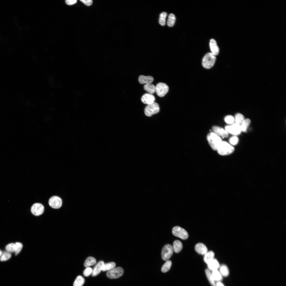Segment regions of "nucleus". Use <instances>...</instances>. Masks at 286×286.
Segmentation results:
<instances>
[{
  "mask_svg": "<svg viewBox=\"0 0 286 286\" xmlns=\"http://www.w3.org/2000/svg\"><path fill=\"white\" fill-rule=\"evenodd\" d=\"M141 100L144 104L149 105L155 102V99L153 95L149 93L144 94L142 96Z\"/></svg>",
  "mask_w": 286,
  "mask_h": 286,
  "instance_id": "f8f14e48",
  "label": "nucleus"
},
{
  "mask_svg": "<svg viewBox=\"0 0 286 286\" xmlns=\"http://www.w3.org/2000/svg\"><path fill=\"white\" fill-rule=\"evenodd\" d=\"M157 95L160 97H163L168 92L169 87L166 83L162 82H159L155 87Z\"/></svg>",
  "mask_w": 286,
  "mask_h": 286,
  "instance_id": "6e6552de",
  "label": "nucleus"
},
{
  "mask_svg": "<svg viewBox=\"0 0 286 286\" xmlns=\"http://www.w3.org/2000/svg\"><path fill=\"white\" fill-rule=\"evenodd\" d=\"M159 110L160 108L159 105L157 103L154 102L151 104L148 105L146 106L144 109V113L146 115L150 117L153 114L158 113Z\"/></svg>",
  "mask_w": 286,
  "mask_h": 286,
  "instance_id": "20e7f679",
  "label": "nucleus"
},
{
  "mask_svg": "<svg viewBox=\"0 0 286 286\" xmlns=\"http://www.w3.org/2000/svg\"><path fill=\"white\" fill-rule=\"evenodd\" d=\"M92 269L90 267H87L83 271V274L85 276L87 277L92 274Z\"/></svg>",
  "mask_w": 286,
  "mask_h": 286,
  "instance_id": "e433bc0d",
  "label": "nucleus"
},
{
  "mask_svg": "<svg viewBox=\"0 0 286 286\" xmlns=\"http://www.w3.org/2000/svg\"><path fill=\"white\" fill-rule=\"evenodd\" d=\"M250 123L251 120L249 119H245L240 125L241 131L244 132H246Z\"/></svg>",
  "mask_w": 286,
  "mask_h": 286,
  "instance_id": "c756f323",
  "label": "nucleus"
},
{
  "mask_svg": "<svg viewBox=\"0 0 286 286\" xmlns=\"http://www.w3.org/2000/svg\"><path fill=\"white\" fill-rule=\"evenodd\" d=\"M172 247L173 251L175 253H178L182 250V244L180 241L176 240L173 242Z\"/></svg>",
  "mask_w": 286,
  "mask_h": 286,
  "instance_id": "6ab92c4d",
  "label": "nucleus"
},
{
  "mask_svg": "<svg viewBox=\"0 0 286 286\" xmlns=\"http://www.w3.org/2000/svg\"><path fill=\"white\" fill-rule=\"evenodd\" d=\"M167 15V13L165 12H163L160 14L159 19V23L161 25L164 26L165 25L166 19Z\"/></svg>",
  "mask_w": 286,
  "mask_h": 286,
  "instance_id": "473e14b6",
  "label": "nucleus"
},
{
  "mask_svg": "<svg viewBox=\"0 0 286 286\" xmlns=\"http://www.w3.org/2000/svg\"><path fill=\"white\" fill-rule=\"evenodd\" d=\"M7 251L10 253L15 252L16 250V246L15 243H11L7 245L5 247Z\"/></svg>",
  "mask_w": 286,
  "mask_h": 286,
  "instance_id": "2f4dec72",
  "label": "nucleus"
},
{
  "mask_svg": "<svg viewBox=\"0 0 286 286\" xmlns=\"http://www.w3.org/2000/svg\"><path fill=\"white\" fill-rule=\"evenodd\" d=\"M212 129L214 133L219 136L226 137L228 136V132L226 130L221 127L214 126L212 127Z\"/></svg>",
  "mask_w": 286,
  "mask_h": 286,
  "instance_id": "ddd939ff",
  "label": "nucleus"
},
{
  "mask_svg": "<svg viewBox=\"0 0 286 286\" xmlns=\"http://www.w3.org/2000/svg\"><path fill=\"white\" fill-rule=\"evenodd\" d=\"M212 271L211 274L215 281H219L222 280V276L219 271L217 270Z\"/></svg>",
  "mask_w": 286,
  "mask_h": 286,
  "instance_id": "5701e85b",
  "label": "nucleus"
},
{
  "mask_svg": "<svg viewBox=\"0 0 286 286\" xmlns=\"http://www.w3.org/2000/svg\"><path fill=\"white\" fill-rule=\"evenodd\" d=\"M44 210V207L41 204L36 203L34 204L31 207V211L32 213L36 216L42 214Z\"/></svg>",
  "mask_w": 286,
  "mask_h": 286,
  "instance_id": "9d476101",
  "label": "nucleus"
},
{
  "mask_svg": "<svg viewBox=\"0 0 286 286\" xmlns=\"http://www.w3.org/2000/svg\"><path fill=\"white\" fill-rule=\"evenodd\" d=\"M235 119L234 117L232 115H229L226 116L225 118V121L227 123L231 124L233 123Z\"/></svg>",
  "mask_w": 286,
  "mask_h": 286,
  "instance_id": "f704fd0d",
  "label": "nucleus"
},
{
  "mask_svg": "<svg viewBox=\"0 0 286 286\" xmlns=\"http://www.w3.org/2000/svg\"><path fill=\"white\" fill-rule=\"evenodd\" d=\"M153 80V77L151 76L140 75L138 78V82L141 84L151 83Z\"/></svg>",
  "mask_w": 286,
  "mask_h": 286,
  "instance_id": "f3484780",
  "label": "nucleus"
},
{
  "mask_svg": "<svg viewBox=\"0 0 286 286\" xmlns=\"http://www.w3.org/2000/svg\"><path fill=\"white\" fill-rule=\"evenodd\" d=\"M207 264L209 270L212 271L217 270L220 266L218 261L214 258L209 262Z\"/></svg>",
  "mask_w": 286,
  "mask_h": 286,
  "instance_id": "a211bd4d",
  "label": "nucleus"
},
{
  "mask_svg": "<svg viewBox=\"0 0 286 286\" xmlns=\"http://www.w3.org/2000/svg\"><path fill=\"white\" fill-rule=\"evenodd\" d=\"M209 44L211 53L215 56L217 55L219 53V50L215 40L213 39H211Z\"/></svg>",
  "mask_w": 286,
  "mask_h": 286,
  "instance_id": "4468645a",
  "label": "nucleus"
},
{
  "mask_svg": "<svg viewBox=\"0 0 286 286\" xmlns=\"http://www.w3.org/2000/svg\"><path fill=\"white\" fill-rule=\"evenodd\" d=\"M234 119L236 123L240 126L245 120V118L243 115L238 113L235 115Z\"/></svg>",
  "mask_w": 286,
  "mask_h": 286,
  "instance_id": "cd10ccee",
  "label": "nucleus"
},
{
  "mask_svg": "<svg viewBox=\"0 0 286 286\" xmlns=\"http://www.w3.org/2000/svg\"><path fill=\"white\" fill-rule=\"evenodd\" d=\"M195 251L201 255H204L208 252V249L206 246L201 243L196 244L195 245Z\"/></svg>",
  "mask_w": 286,
  "mask_h": 286,
  "instance_id": "2eb2a0df",
  "label": "nucleus"
},
{
  "mask_svg": "<svg viewBox=\"0 0 286 286\" xmlns=\"http://www.w3.org/2000/svg\"><path fill=\"white\" fill-rule=\"evenodd\" d=\"M204 255V260L207 264L214 258L215 254L212 251L207 252Z\"/></svg>",
  "mask_w": 286,
  "mask_h": 286,
  "instance_id": "aec40b11",
  "label": "nucleus"
},
{
  "mask_svg": "<svg viewBox=\"0 0 286 286\" xmlns=\"http://www.w3.org/2000/svg\"><path fill=\"white\" fill-rule=\"evenodd\" d=\"M216 286H225L224 284L221 282L218 281L216 284Z\"/></svg>",
  "mask_w": 286,
  "mask_h": 286,
  "instance_id": "a19ab883",
  "label": "nucleus"
},
{
  "mask_svg": "<svg viewBox=\"0 0 286 286\" xmlns=\"http://www.w3.org/2000/svg\"><path fill=\"white\" fill-rule=\"evenodd\" d=\"M16 246V250L15 252V255H17L20 252L22 248L23 245L20 243L17 242L15 243Z\"/></svg>",
  "mask_w": 286,
  "mask_h": 286,
  "instance_id": "c9c22d12",
  "label": "nucleus"
},
{
  "mask_svg": "<svg viewBox=\"0 0 286 286\" xmlns=\"http://www.w3.org/2000/svg\"><path fill=\"white\" fill-rule=\"evenodd\" d=\"M205 274L208 280L212 286H216L215 281L214 280L209 270L206 269L205 270Z\"/></svg>",
  "mask_w": 286,
  "mask_h": 286,
  "instance_id": "7c9ffc66",
  "label": "nucleus"
},
{
  "mask_svg": "<svg viewBox=\"0 0 286 286\" xmlns=\"http://www.w3.org/2000/svg\"><path fill=\"white\" fill-rule=\"evenodd\" d=\"M11 253L7 252H2V255L0 257V260L1 261H5L9 259L11 257Z\"/></svg>",
  "mask_w": 286,
  "mask_h": 286,
  "instance_id": "72a5a7b5",
  "label": "nucleus"
},
{
  "mask_svg": "<svg viewBox=\"0 0 286 286\" xmlns=\"http://www.w3.org/2000/svg\"><path fill=\"white\" fill-rule=\"evenodd\" d=\"M173 247L169 244L165 245L162 251V257L163 260L167 261L171 257L173 252Z\"/></svg>",
  "mask_w": 286,
  "mask_h": 286,
  "instance_id": "0eeeda50",
  "label": "nucleus"
},
{
  "mask_svg": "<svg viewBox=\"0 0 286 286\" xmlns=\"http://www.w3.org/2000/svg\"><path fill=\"white\" fill-rule=\"evenodd\" d=\"M234 150V147L224 141H222L217 149L218 153L222 155L230 154L232 153Z\"/></svg>",
  "mask_w": 286,
  "mask_h": 286,
  "instance_id": "f03ea898",
  "label": "nucleus"
},
{
  "mask_svg": "<svg viewBox=\"0 0 286 286\" xmlns=\"http://www.w3.org/2000/svg\"><path fill=\"white\" fill-rule=\"evenodd\" d=\"M84 278L82 276H78L75 280L73 284V286H82L84 283Z\"/></svg>",
  "mask_w": 286,
  "mask_h": 286,
  "instance_id": "393cba45",
  "label": "nucleus"
},
{
  "mask_svg": "<svg viewBox=\"0 0 286 286\" xmlns=\"http://www.w3.org/2000/svg\"><path fill=\"white\" fill-rule=\"evenodd\" d=\"M219 272L222 275L227 277L229 274V270L227 267L225 265H222L219 267Z\"/></svg>",
  "mask_w": 286,
  "mask_h": 286,
  "instance_id": "4be33fe9",
  "label": "nucleus"
},
{
  "mask_svg": "<svg viewBox=\"0 0 286 286\" xmlns=\"http://www.w3.org/2000/svg\"><path fill=\"white\" fill-rule=\"evenodd\" d=\"M104 263L103 261H101L97 264L92 270V272L91 274L92 276H96L102 270V266Z\"/></svg>",
  "mask_w": 286,
  "mask_h": 286,
  "instance_id": "dca6fc26",
  "label": "nucleus"
},
{
  "mask_svg": "<svg viewBox=\"0 0 286 286\" xmlns=\"http://www.w3.org/2000/svg\"><path fill=\"white\" fill-rule=\"evenodd\" d=\"M172 232L175 236L182 239H186L188 237V234L186 231L179 226H176L173 227L172 229Z\"/></svg>",
  "mask_w": 286,
  "mask_h": 286,
  "instance_id": "423d86ee",
  "label": "nucleus"
},
{
  "mask_svg": "<svg viewBox=\"0 0 286 286\" xmlns=\"http://www.w3.org/2000/svg\"><path fill=\"white\" fill-rule=\"evenodd\" d=\"M216 59L215 55L211 52H208L204 55L202 59V66L206 69H210L214 65Z\"/></svg>",
  "mask_w": 286,
  "mask_h": 286,
  "instance_id": "7ed1b4c3",
  "label": "nucleus"
},
{
  "mask_svg": "<svg viewBox=\"0 0 286 286\" xmlns=\"http://www.w3.org/2000/svg\"><path fill=\"white\" fill-rule=\"evenodd\" d=\"M207 139L209 145L214 150H217L222 141L220 137L213 132H210L208 135Z\"/></svg>",
  "mask_w": 286,
  "mask_h": 286,
  "instance_id": "f257e3e1",
  "label": "nucleus"
},
{
  "mask_svg": "<svg viewBox=\"0 0 286 286\" xmlns=\"http://www.w3.org/2000/svg\"><path fill=\"white\" fill-rule=\"evenodd\" d=\"M80 1L87 6H91L92 3V0H81Z\"/></svg>",
  "mask_w": 286,
  "mask_h": 286,
  "instance_id": "58836bf2",
  "label": "nucleus"
},
{
  "mask_svg": "<svg viewBox=\"0 0 286 286\" xmlns=\"http://www.w3.org/2000/svg\"><path fill=\"white\" fill-rule=\"evenodd\" d=\"M115 265V263L113 262L104 263L102 266V270L104 271H109L114 268Z\"/></svg>",
  "mask_w": 286,
  "mask_h": 286,
  "instance_id": "a878e982",
  "label": "nucleus"
},
{
  "mask_svg": "<svg viewBox=\"0 0 286 286\" xmlns=\"http://www.w3.org/2000/svg\"><path fill=\"white\" fill-rule=\"evenodd\" d=\"M176 19L175 15L173 14H170L168 16L167 21V24L168 26L170 27L173 26L175 23Z\"/></svg>",
  "mask_w": 286,
  "mask_h": 286,
  "instance_id": "bb28decb",
  "label": "nucleus"
},
{
  "mask_svg": "<svg viewBox=\"0 0 286 286\" xmlns=\"http://www.w3.org/2000/svg\"><path fill=\"white\" fill-rule=\"evenodd\" d=\"M96 262V259L93 257H89L86 259L84 263V266L86 267L95 264Z\"/></svg>",
  "mask_w": 286,
  "mask_h": 286,
  "instance_id": "b1692460",
  "label": "nucleus"
},
{
  "mask_svg": "<svg viewBox=\"0 0 286 286\" xmlns=\"http://www.w3.org/2000/svg\"><path fill=\"white\" fill-rule=\"evenodd\" d=\"M2 251H1V250H0V257H1V255H2Z\"/></svg>",
  "mask_w": 286,
  "mask_h": 286,
  "instance_id": "79ce46f5",
  "label": "nucleus"
},
{
  "mask_svg": "<svg viewBox=\"0 0 286 286\" xmlns=\"http://www.w3.org/2000/svg\"><path fill=\"white\" fill-rule=\"evenodd\" d=\"M238 138L236 136H233L231 137L230 138L229 142L231 144L233 145H235L238 143Z\"/></svg>",
  "mask_w": 286,
  "mask_h": 286,
  "instance_id": "4c0bfd02",
  "label": "nucleus"
},
{
  "mask_svg": "<svg viewBox=\"0 0 286 286\" xmlns=\"http://www.w3.org/2000/svg\"><path fill=\"white\" fill-rule=\"evenodd\" d=\"M77 0H66L65 1L66 3L69 5H71L75 4L77 3Z\"/></svg>",
  "mask_w": 286,
  "mask_h": 286,
  "instance_id": "ea45409f",
  "label": "nucleus"
},
{
  "mask_svg": "<svg viewBox=\"0 0 286 286\" xmlns=\"http://www.w3.org/2000/svg\"><path fill=\"white\" fill-rule=\"evenodd\" d=\"M172 262L170 260L167 261L163 265L161 271L164 273L166 272L170 269L172 265Z\"/></svg>",
  "mask_w": 286,
  "mask_h": 286,
  "instance_id": "c85d7f7f",
  "label": "nucleus"
},
{
  "mask_svg": "<svg viewBox=\"0 0 286 286\" xmlns=\"http://www.w3.org/2000/svg\"><path fill=\"white\" fill-rule=\"evenodd\" d=\"M123 273V269L121 267H118L108 271L106 275L110 279H117L121 277Z\"/></svg>",
  "mask_w": 286,
  "mask_h": 286,
  "instance_id": "39448f33",
  "label": "nucleus"
},
{
  "mask_svg": "<svg viewBox=\"0 0 286 286\" xmlns=\"http://www.w3.org/2000/svg\"><path fill=\"white\" fill-rule=\"evenodd\" d=\"M144 88L145 91L148 92L149 93L152 94L155 92V86L151 83L145 84Z\"/></svg>",
  "mask_w": 286,
  "mask_h": 286,
  "instance_id": "412c9836",
  "label": "nucleus"
},
{
  "mask_svg": "<svg viewBox=\"0 0 286 286\" xmlns=\"http://www.w3.org/2000/svg\"><path fill=\"white\" fill-rule=\"evenodd\" d=\"M48 203L51 207L55 209H58L61 206L62 200L60 197L54 196L50 198Z\"/></svg>",
  "mask_w": 286,
  "mask_h": 286,
  "instance_id": "1a4fd4ad",
  "label": "nucleus"
},
{
  "mask_svg": "<svg viewBox=\"0 0 286 286\" xmlns=\"http://www.w3.org/2000/svg\"><path fill=\"white\" fill-rule=\"evenodd\" d=\"M225 130L229 133L234 135L239 134L241 131L240 126L235 123L231 126H227Z\"/></svg>",
  "mask_w": 286,
  "mask_h": 286,
  "instance_id": "9b49d317",
  "label": "nucleus"
}]
</instances>
